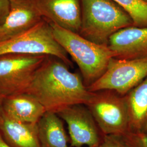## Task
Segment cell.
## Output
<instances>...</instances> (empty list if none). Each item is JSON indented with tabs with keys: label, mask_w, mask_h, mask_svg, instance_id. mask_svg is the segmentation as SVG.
I'll use <instances>...</instances> for the list:
<instances>
[{
	"label": "cell",
	"mask_w": 147,
	"mask_h": 147,
	"mask_svg": "<svg viewBox=\"0 0 147 147\" xmlns=\"http://www.w3.org/2000/svg\"><path fill=\"white\" fill-rule=\"evenodd\" d=\"M10 0H0V26L5 22L10 11Z\"/></svg>",
	"instance_id": "d6986e66"
},
{
	"label": "cell",
	"mask_w": 147,
	"mask_h": 147,
	"mask_svg": "<svg viewBox=\"0 0 147 147\" xmlns=\"http://www.w3.org/2000/svg\"><path fill=\"white\" fill-rule=\"evenodd\" d=\"M47 55H0V96L4 99L26 93L33 75Z\"/></svg>",
	"instance_id": "8992f818"
},
{
	"label": "cell",
	"mask_w": 147,
	"mask_h": 147,
	"mask_svg": "<svg viewBox=\"0 0 147 147\" xmlns=\"http://www.w3.org/2000/svg\"><path fill=\"white\" fill-rule=\"evenodd\" d=\"M125 96L129 115V131H140L147 125V78Z\"/></svg>",
	"instance_id": "9a60e30c"
},
{
	"label": "cell",
	"mask_w": 147,
	"mask_h": 147,
	"mask_svg": "<svg viewBox=\"0 0 147 147\" xmlns=\"http://www.w3.org/2000/svg\"><path fill=\"white\" fill-rule=\"evenodd\" d=\"M129 147H147V126L137 131H127L122 135Z\"/></svg>",
	"instance_id": "e0dca14e"
},
{
	"label": "cell",
	"mask_w": 147,
	"mask_h": 147,
	"mask_svg": "<svg viewBox=\"0 0 147 147\" xmlns=\"http://www.w3.org/2000/svg\"><path fill=\"white\" fill-rule=\"evenodd\" d=\"M0 133L11 147H41L37 123H26L0 116Z\"/></svg>",
	"instance_id": "4fadbf2b"
},
{
	"label": "cell",
	"mask_w": 147,
	"mask_h": 147,
	"mask_svg": "<svg viewBox=\"0 0 147 147\" xmlns=\"http://www.w3.org/2000/svg\"><path fill=\"white\" fill-rule=\"evenodd\" d=\"M2 102H3V99L0 96V116H1L3 115Z\"/></svg>",
	"instance_id": "44dd1931"
},
{
	"label": "cell",
	"mask_w": 147,
	"mask_h": 147,
	"mask_svg": "<svg viewBox=\"0 0 147 147\" xmlns=\"http://www.w3.org/2000/svg\"><path fill=\"white\" fill-rule=\"evenodd\" d=\"M81 24L79 34L92 42L107 45L113 34L133 26L131 16L112 0H80Z\"/></svg>",
	"instance_id": "3957f363"
},
{
	"label": "cell",
	"mask_w": 147,
	"mask_h": 147,
	"mask_svg": "<svg viewBox=\"0 0 147 147\" xmlns=\"http://www.w3.org/2000/svg\"><path fill=\"white\" fill-rule=\"evenodd\" d=\"M41 147H69V136L63 121L56 113L46 112L37 123Z\"/></svg>",
	"instance_id": "5bb4252c"
},
{
	"label": "cell",
	"mask_w": 147,
	"mask_h": 147,
	"mask_svg": "<svg viewBox=\"0 0 147 147\" xmlns=\"http://www.w3.org/2000/svg\"><path fill=\"white\" fill-rule=\"evenodd\" d=\"M50 23V22H49ZM56 40L78 66L87 87L104 74L115 54L107 45H101L79 33L50 23Z\"/></svg>",
	"instance_id": "7a4b0ae2"
},
{
	"label": "cell",
	"mask_w": 147,
	"mask_h": 147,
	"mask_svg": "<svg viewBox=\"0 0 147 147\" xmlns=\"http://www.w3.org/2000/svg\"><path fill=\"white\" fill-rule=\"evenodd\" d=\"M130 15L133 26L147 27V3L142 0H112Z\"/></svg>",
	"instance_id": "2e32d148"
},
{
	"label": "cell",
	"mask_w": 147,
	"mask_h": 147,
	"mask_svg": "<svg viewBox=\"0 0 147 147\" xmlns=\"http://www.w3.org/2000/svg\"><path fill=\"white\" fill-rule=\"evenodd\" d=\"M108 46L115 58L131 60L147 57V27L123 28L111 37Z\"/></svg>",
	"instance_id": "8fae6325"
},
{
	"label": "cell",
	"mask_w": 147,
	"mask_h": 147,
	"mask_svg": "<svg viewBox=\"0 0 147 147\" xmlns=\"http://www.w3.org/2000/svg\"><path fill=\"white\" fill-rule=\"evenodd\" d=\"M10 11L0 26V42L31 29L43 20L34 0H10Z\"/></svg>",
	"instance_id": "30bf717a"
},
{
	"label": "cell",
	"mask_w": 147,
	"mask_h": 147,
	"mask_svg": "<svg viewBox=\"0 0 147 147\" xmlns=\"http://www.w3.org/2000/svg\"><path fill=\"white\" fill-rule=\"evenodd\" d=\"M97 147H129L124 141L122 135H106Z\"/></svg>",
	"instance_id": "ac0fdd59"
},
{
	"label": "cell",
	"mask_w": 147,
	"mask_h": 147,
	"mask_svg": "<svg viewBox=\"0 0 147 147\" xmlns=\"http://www.w3.org/2000/svg\"><path fill=\"white\" fill-rule=\"evenodd\" d=\"M147 78V57L131 60L112 58L104 74L87 87L90 92L111 90L121 95Z\"/></svg>",
	"instance_id": "52a82bcc"
},
{
	"label": "cell",
	"mask_w": 147,
	"mask_h": 147,
	"mask_svg": "<svg viewBox=\"0 0 147 147\" xmlns=\"http://www.w3.org/2000/svg\"><path fill=\"white\" fill-rule=\"evenodd\" d=\"M86 106L103 135H122L129 131V115L125 95L111 90L93 92Z\"/></svg>",
	"instance_id": "5b68a950"
},
{
	"label": "cell",
	"mask_w": 147,
	"mask_h": 147,
	"mask_svg": "<svg viewBox=\"0 0 147 147\" xmlns=\"http://www.w3.org/2000/svg\"><path fill=\"white\" fill-rule=\"evenodd\" d=\"M98 146H93V147H97Z\"/></svg>",
	"instance_id": "603a6c76"
},
{
	"label": "cell",
	"mask_w": 147,
	"mask_h": 147,
	"mask_svg": "<svg viewBox=\"0 0 147 147\" xmlns=\"http://www.w3.org/2000/svg\"><path fill=\"white\" fill-rule=\"evenodd\" d=\"M26 93L32 95L46 111L58 113L71 106L86 105L92 94L81 75L71 72L59 58L47 56L33 75Z\"/></svg>",
	"instance_id": "6da1fadb"
},
{
	"label": "cell",
	"mask_w": 147,
	"mask_h": 147,
	"mask_svg": "<svg viewBox=\"0 0 147 147\" xmlns=\"http://www.w3.org/2000/svg\"><path fill=\"white\" fill-rule=\"evenodd\" d=\"M57 115L67 124L71 147H92L100 144L101 131L86 105L71 106Z\"/></svg>",
	"instance_id": "ba28073f"
},
{
	"label": "cell",
	"mask_w": 147,
	"mask_h": 147,
	"mask_svg": "<svg viewBox=\"0 0 147 147\" xmlns=\"http://www.w3.org/2000/svg\"><path fill=\"white\" fill-rule=\"evenodd\" d=\"M143 1H144V2H146L147 3V0H142Z\"/></svg>",
	"instance_id": "7402d4cb"
},
{
	"label": "cell",
	"mask_w": 147,
	"mask_h": 147,
	"mask_svg": "<svg viewBox=\"0 0 147 147\" xmlns=\"http://www.w3.org/2000/svg\"><path fill=\"white\" fill-rule=\"evenodd\" d=\"M2 110L7 118L26 123H37L47 112L36 98L27 93L3 99Z\"/></svg>",
	"instance_id": "7c38bea8"
},
{
	"label": "cell",
	"mask_w": 147,
	"mask_h": 147,
	"mask_svg": "<svg viewBox=\"0 0 147 147\" xmlns=\"http://www.w3.org/2000/svg\"><path fill=\"white\" fill-rule=\"evenodd\" d=\"M43 19L79 33L81 24L80 0H34Z\"/></svg>",
	"instance_id": "9c48e42d"
},
{
	"label": "cell",
	"mask_w": 147,
	"mask_h": 147,
	"mask_svg": "<svg viewBox=\"0 0 147 147\" xmlns=\"http://www.w3.org/2000/svg\"><path fill=\"white\" fill-rule=\"evenodd\" d=\"M0 147H11L4 140L0 133Z\"/></svg>",
	"instance_id": "ffe728a7"
},
{
	"label": "cell",
	"mask_w": 147,
	"mask_h": 147,
	"mask_svg": "<svg viewBox=\"0 0 147 147\" xmlns=\"http://www.w3.org/2000/svg\"><path fill=\"white\" fill-rule=\"evenodd\" d=\"M11 53L51 56L73 67L68 53L53 36L50 24L44 19L30 30L0 42V55Z\"/></svg>",
	"instance_id": "277c9868"
}]
</instances>
